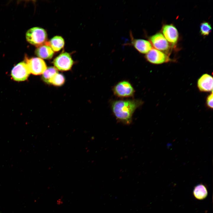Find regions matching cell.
<instances>
[{"label": "cell", "instance_id": "cell-1", "mask_svg": "<svg viewBox=\"0 0 213 213\" xmlns=\"http://www.w3.org/2000/svg\"><path fill=\"white\" fill-rule=\"evenodd\" d=\"M139 99L120 100L112 102V111L117 120L125 125L130 124L133 113L142 104Z\"/></svg>", "mask_w": 213, "mask_h": 213}, {"label": "cell", "instance_id": "cell-2", "mask_svg": "<svg viewBox=\"0 0 213 213\" xmlns=\"http://www.w3.org/2000/svg\"><path fill=\"white\" fill-rule=\"evenodd\" d=\"M26 37L27 41L29 43L38 47L46 42L47 34L43 29L35 27L27 31Z\"/></svg>", "mask_w": 213, "mask_h": 213}, {"label": "cell", "instance_id": "cell-3", "mask_svg": "<svg viewBox=\"0 0 213 213\" xmlns=\"http://www.w3.org/2000/svg\"><path fill=\"white\" fill-rule=\"evenodd\" d=\"M114 94L120 98L133 97L135 90L131 83L127 80H122L117 83L113 88Z\"/></svg>", "mask_w": 213, "mask_h": 213}, {"label": "cell", "instance_id": "cell-4", "mask_svg": "<svg viewBox=\"0 0 213 213\" xmlns=\"http://www.w3.org/2000/svg\"><path fill=\"white\" fill-rule=\"evenodd\" d=\"M30 73L35 75L42 74L47 68L44 61L38 57H33L28 59L27 57L25 59Z\"/></svg>", "mask_w": 213, "mask_h": 213}, {"label": "cell", "instance_id": "cell-5", "mask_svg": "<svg viewBox=\"0 0 213 213\" xmlns=\"http://www.w3.org/2000/svg\"><path fill=\"white\" fill-rule=\"evenodd\" d=\"M145 58L149 62L155 64H161L172 61L164 53L152 48L145 55Z\"/></svg>", "mask_w": 213, "mask_h": 213}, {"label": "cell", "instance_id": "cell-6", "mask_svg": "<svg viewBox=\"0 0 213 213\" xmlns=\"http://www.w3.org/2000/svg\"><path fill=\"white\" fill-rule=\"evenodd\" d=\"M53 63L57 70L67 71L71 69L73 61L70 54L65 52L61 54L55 58Z\"/></svg>", "mask_w": 213, "mask_h": 213}, {"label": "cell", "instance_id": "cell-7", "mask_svg": "<svg viewBox=\"0 0 213 213\" xmlns=\"http://www.w3.org/2000/svg\"><path fill=\"white\" fill-rule=\"evenodd\" d=\"M30 73L26 63L24 62L15 66L12 70L11 74L14 80L20 82L26 80Z\"/></svg>", "mask_w": 213, "mask_h": 213}, {"label": "cell", "instance_id": "cell-8", "mask_svg": "<svg viewBox=\"0 0 213 213\" xmlns=\"http://www.w3.org/2000/svg\"><path fill=\"white\" fill-rule=\"evenodd\" d=\"M149 39L156 49L165 51L169 49V43L162 33H157L151 36Z\"/></svg>", "mask_w": 213, "mask_h": 213}, {"label": "cell", "instance_id": "cell-9", "mask_svg": "<svg viewBox=\"0 0 213 213\" xmlns=\"http://www.w3.org/2000/svg\"><path fill=\"white\" fill-rule=\"evenodd\" d=\"M163 35L170 43L175 45L177 42L179 34L176 28L172 24L164 25L162 29Z\"/></svg>", "mask_w": 213, "mask_h": 213}, {"label": "cell", "instance_id": "cell-10", "mask_svg": "<svg viewBox=\"0 0 213 213\" xmlns=\"http://www.w3.org/2000/svg\"><path fill=\"white\" fill-rule=\"evenodd\" d=\"M197 86L201 92H213V77L210 75L205 73L198 79Z\"/></svg>", "mask_w": 213, "mask_h": 213}, {"label": "cell", "instance_id": "cell-11", "mask_svg": "<svg viewBox=\"0 0 213 213\" xmlns=\"http://www.w3.org/2000/svg\"><path fill=\"white\" fill-rule=\"evenodd\" d=\"M36 54L40 58L45 59H51L54 54V52L49 44V42H46L37 47L35 51Z\"/></svg>", "mask_w": 213, "mask_h": 213}, {"label": "cell", "instance_id": "cell-12", "mask_svg": "<svg viewBox=\"0 0 213 213\" xmlns=\"http://www.w3.org/2000/svg\"><path fill=\"white\" fill-rule=\"evenodd\" d=\"M132 43L135 49L141 54H147L152 48L150 42L144 39H133Z\"/></svg>", "mask_w": 213, "mask_h": 213}, {"label": "cell", "instance_id": "cell-13", "mask_svg": "<svg viewBox=\"0 0 213 213\" xmlns=\"http://www.w3.org/2000/svg\"><path fill=\"white\" fill-rule=\"evenodd\" d=\"M64 40L61 36H56L52 38L49 44L54 51L60 50L64 46Z\"/></svg>", "mask_w": 213, "mask_h": 213}, {"label": "cell", "instance_id": "cell-14", "mask_svg": "<svg viewBox=\"0 0 213 213\" xmlns=\"http://www.w3.org/2000/svg\"><path fill=\"white\" fill-rule=\"evenodd\" d=\"M193 193L196 199L201 200L206 198L208 195V191L206 186L201 184L195 187Z\"/></svg>", "mask_w": 213, "mask_h": 213}, {"label": "cell", "instance_id": "cell-15", "mask_svg": "<svg viewBox=\"0 0 213 213\" xmlns=\"http://www.w3.org/2000/svg\"><path fill=\"white\" fill-rule=\"evenodd\" d=\"M58 73L57 70L54 67H49L46 68L42 74V78L45 83L49 84L50 80L57 73Z\"/></svg>", "mask_w": 213, "mask_h": 213}, {"label": "cell", "instance_id": "cell-16", "mask_svg": "<svg viewBox=\"0 0 213 213\" xmlns=\"http://www.w3.org/2000/svg\"><path fill=\"white\" fill-rule=\"evenodd\" d=\"M65 81V78L63 75L58 73L50 80L49 84L56 86H60L64 84Z\"/></svg>", "mask_w": 213, "mask_h": 213}, {"label": "cell", "instance_id": "cell-17", "mask_svg": "<svg viewBox=\"0 0 213 213\" xmlns=\"http://www.w3.org/2000/svg\"><path fill=\"white\" fill-rule=\"evenodd\" d=\"M200 27V33L203 36L208 35L212 29L210 24L206 22H204L201 23Z\"/></svg>", "mask_w": 213, "mask_h": 213}, {"label": "cell", "instance_id": "cell-18", "mask_svg": "<svg viewBox=\"0 0 213 213\" xmlns=\"http://www.w3.org/2000/svg\"><path fill=\"white\" fill-rule=\"evenodd\" d=\"M213 92H212L207 96L206 100V106L211 109H213Z\"/></svg>", "mask_w": 213, "mask_h": 213}, {"label": "cell", "instance_id": "cell-19", "mask_svg": "<svg viewBox=\"0 0 213 213\" xmlns=\"http://www.w3.org/2000/svg\"><path fill=\"white\" fill-rule=\"evenodd\" d=\"M61 198L58 199L57 201V204L58 205H60L63 203V201L61 200Z\"/></svg>", "mask_w": 213, "mask_h": 213}]
</instances>
